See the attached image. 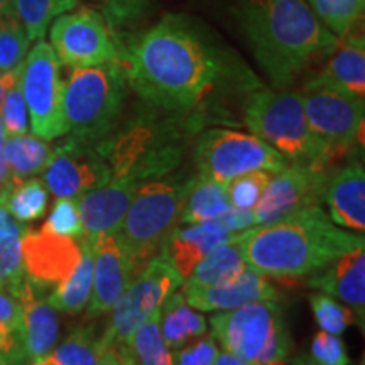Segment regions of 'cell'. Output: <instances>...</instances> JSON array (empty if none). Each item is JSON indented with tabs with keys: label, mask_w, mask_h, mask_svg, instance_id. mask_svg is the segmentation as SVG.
<instances>
[{
	"label": "cell",
	"mask_w": 365,
	"mask_h": 365,
	"mask_svg": "<svg viewBox=\"0 0 365 365\" xmlns=\"http://www.w3.org/2000/svg\"><path fill=\"white\" fill-rule=\"evenodd\" d=\"M118 63L140 98L154 108L188 115L210 102L230 71L220 46L175 14L118 49Z\"/></svg>",
	"instance_id": "cell-1"
},
{
	"label": "cell",
	"mask_w": 365,
	"mask_h": 365,
	"mask_svg": "<svg viewBox=\"0 0 365 365\" xmlns=\"http://www.w3.org/2000/svg\"><path fill=\"white\" fill-rule=\"evenodd\" d=\"M235 19L272 88L284 90L335 51L339 36L304 0H237Z\"/></svg>",
	"instance_id": "cell-2"
},
{
	"label": "cell",
	"mask_w": 365,
	"mask_h": 365,
	"mask_svg": "<svg viewBox=\"0 0 365 365\" xmlns=\"http://www.w3.org/2000/svg\"><path fill=\"white\" fill-rule=\"evenodd\" d=\"M247 266L274 279H298L364 247V235L335 225L322 207H309L269 225L239 234Z\"/></svg>",
	"instance_id": "cell-3"
},
{
	"label": "cell",
	"mask_w": 365,
	"mask_h": 365,
	"mask_svg": "<svg viewBox=\"0 0 365 365\" xmlns=\"http://www.w3.org/2000/svg\"><path fill=\"white\" fill-rule=\"evenodd\" d=\"M190 127L188 113L170 112V117L145 113L115 135L100 140L97 150L110 166L112 176L130 178L144 185L180 164Z\"/></svg>",
	"instance_id": "cell-4"
},
{
	"label": "cell",
	"mask_w": 365,
	"mask_h": 365,
	"mask_svg": "<svg viewBox=\"0 0 365 365\" xmlns=\"http://www.w3.org/2000/svg\"><path fill=\"white\" fill-rule=\"evenodd\" d=\"M244 122L254 135L276 149L287 163L325 170L335 163L327 145L309 127L298 91L252 90L244 103Z\"/></svg>",
	"instance_id": "cell-5"
},
{
	"label": "cell",
	"mask_w": 365,
	"mask_h": 365,
	"mask_svg": "<svg viewBox=\"0 0 365 365\" xmlns=\"http://www.w3.org/2000/svg\"><path fill=\"white\" fill-rule=\"evenodd\" d=\"M129 88L125 71L118 61L75 68L63 88L68 134L90 144H98L113 134Z\"/></svg>",
	"instance_id": "cell-6"
},
{
	"label": "cell",
	"mask_w": 365,
	"mask_h": 365,
	"mask_svg": "<svg viewBox=\"0 0 365 365\" xmlns=\"http://www.w3.org/2000/svg\"><path fill=\"white\" fill-rule=\"evenodd\" d=\"M191 178L150 180L140 185L127 210L118 235L137 269L161 252L170 235L181 225V212Z\"/></svg>",
	"instance_id": "cell-7"
},
{
	"label": "cell",
	"mask_w": 365,
	"mask_h": 365,
	"mask_svg": "<svg viewBox=\"0 0 365 365\" xmlns=\"http://www.w3.org/2000/svg\"><path fill=\"white\" fill-rule=\"evenodd\" d=\"M212 336L223 350L259 365H284L291 335L276 299L252 301L210 318Z\"/></svg>",
	"instance_id": "cell-8"
},
{
	"label": "cell",
	"mask_w": 365,
	"mask_h": 365,
	"mask_svg": "<svg viewBox=\"0 0 365 365\" xmlns=\"http://www.w3.org/2000/svg\"><path fill=\"white\" fill-rule=\"evenodd\" d=\"M195 161L200 175L227 185L249 171L279 173L287 161L257 135L232 129H208L198 137Z\"/></svg>",
	"instance_id": "cell-9"
},
{
	"label": "cell",
	"mask_w": 365,
	"mask_h": 365,
	"mask_svg": "<svg viewBox=\"0 0 365 365\" xmlns=\"http://www.w3.org/2000/svg\"><path fill=\"white\" fill-rule=\"evenodd\" d=\"M19 86L24 97L33 134L54 140L68 134L63 112V88L59 61L46 41H38L22 63Z\"/></svg>",
	"instance_id": "cell-10"
},
{
	"label": "cell",
	"mask_w": 365,
	"mask_h": 365,
	"mask_svg": "<svg viewBox=\"0 0 365 365\" xmlns=\"http://www.w3.org/2000/svg\"><path fill=\"white\" fill-rule=\"evenodd\" d=\"M182 282L185 279L161 255L145 262L112 308L110 323L102 335L103 341L125 345L135 328L161 308L164 299L181 287Z\"/></svg>",
	"instance_id": "cell-11"
},
{
	"label": "cell",
	"mask_w": 365,
	"mask_h": 365,
	"mask_svg": "<svg viewBox=\"0 0 365 365\" xmlns=\"http://www.w3.org/2000/svg\"><path fill=\"white\" fill-rule=\"evenodd\" d=\"M49 41L58 61L71 70L118 61V46L102 14L81 7L63 14L49 26Z\"/></svg>",
	"instance_id": "cell-12"
},
{
	"label": "cell",
	"mask_w": 365,
	"mask_h": 365,
	"mask_svg": "<svg viewBox=\"0 0 365 365\" xmlns=\"http://www.w3.org/2000/svg\"><path fill=\"white\" fill-rule=\"evenodd\" d=\"M304 113L314 135L327 145L335 163L362 143L364 98L331 88H303Z\"/></svg>",
	"instance_id": "cell-13"
},
{
	"label": "cell",
	"mask_w": 365,
	"mask_h": 365,
	"mask_svg": "<svg viewBox=\"0 0 365 365\" xmlns=\"http://www.w3.org/2000/svg\"><path fill=\"white\" fill-rule=\"evenodd\" d=\"M331 171L309 164H287L272 175L266 191L252 210L254 225H269L301 210L319 207Z\"/></svg>",
	"instance_id": "cell-14"
},
{
	"label": "cell",
	"mask_w": 365,
	"mask_h": 365,
	"mask_svg": "<svg viewBox=\"0 0 365 365\" xmlns=\"http://www.w3.org/2000/svg\"><path fill=\"white\" fill-rule=\"evenodd\" d=\"M110 178V166L97 148L73 135L53 149L44 168V185L56 198H80Z\"/></svg>",
	"instance_id": "cell-15"
},
{
	"label": "cell",
	"mask_w": 365,
	"mask_h": 365,
	"mask_svg": "<svg viewBox=\"0 0 365 365\" xmlns=\"http://www.w3.org/2000/svg\"><path fill=\"white\" fill-rule=\"evenodd\" d=\"M250 227H254L252 212L230 208L217 220L178 227L163 245L159 255L186 279L202 259Z\"/></svg>",
	"instance_id": "cell-16"
},
{
	"label": "cell",
	"mask_w": 365,
	"mask_h": 365,
	"mask_svg": "<svg viewBox=\"0 0 365 365\" xmlns=\"http://www.w3.org/2000/svg\"><path fill=\"white\" fill-rule=\"evenodd\" d=\"M22 262L27 281L41 293L51 291L71 276L83 255V242L41 228L21 237Z\"/></svg>",
	"instance_id": "cell-17"
},
{
	"label": "cell",
	"mask_w": 365,
	"mask_h": 365,
	"mask_svg": "<svg viewBox=\"0 0 365 365\" xmlns=\"http://www.w3.org/2000/svg\"><path fill=\"white\" fill-rule=\"evenodd\" d=\"M93 247V279L86 304L88 318H97L112 312L127 286L140 271L132 262L118 232L102 235L91 244Z\"/></svg>",
	"instance_id": "cell-18"
},
{
	"label": "cell",
	"mask_w": 365,
	"mask_h": 365,
	"mask_svg": "<svg viewBox=\"0 0 365 365\" xmlns=\"http://www.w3.org/2000/svg\"><path fill=\"white\" fill-rule=\"evenodd\" d=\"M140 182L130 178L112 176L110 181L81 195L78 210L83 223V237L91 244L102 235L118 232Z\"/></svg>",
	"instance_id": "cell-19"
},
{
	"label": "cell",
	"mask_w": 365,
	"mask_h": 365,
	"mask_svg": "<svg viewBox=\"0 0 365 365\" xmlns=\"http://www.w3.org/2000/svg\"><path fill=\"white\" fill-rule=\"evenodd\" d=\"M22 307V336H21V365H33L48 357L58 344L59 318L44 293L36 289L29 281L14 294Z\"/></svg>",
	"instance_id": "cell-20"
},
{
	"label": "cell",
	"mask_w": 365,
	"mask_h": 365,
	"mask_svg": "<svg viewBox=\"0 0 365 365\" xmlns=\"http://www.w3.org/2000/svg\"><path fill=\"white\" fill-rule=\"evenodd\" d=\"M186 303L198 312H228L242 304L262 299H277L276 291L267 277L247 266L237 279L215 287H182Z\"/></svg>",
	"instance_id": "cell-21"
},
{
	"label": "cell",
	"mask_w": 365,
	"mask_h": 365,
	"mask_svg": "<svg viewBox=\"0 0 365 365\" xmlns=\"http://www.w3.org/2000/svg\"><path fill=\"white\" fill-rule=\"evenodd\" d=\"M308 284L339 299L352 309L364 325L365 314V249L359 247L333 261L322 271L312 274Z\"/></svg>",
	"instance_id": "cell-22"
},
{
	"label": "cell",
	"mask_w": 365,
	"mask_h": 365,
	"mask_svg": "<svg viewBox=\"0 0 365 365\" xmlns=\"http://www.w3.org/2000/svg\"><path fill=\"white\" fill-rule=\"evenodd\" d=\"M331 88L352 97L365 95V43L362 34L350 31L341 36L325 68L304 85V88Z\"/></svg>",
	"instance_id": "cell-23"
},
{
	"label": "cell",
	"mask_w": 365,
	"mask_h": 365,
	"mask_svg": "<svg viewBox=\"0 0 365 365\" xmlns=\"http://www.w3.org/2000/svg\"><path fill=\"white\" fill-rule=\"evenodd\" d=\"M323 202L330 220L352 232L365 230V171L362 164H350L333 171Z\"/></svg>",
	"instance_id": "cell-24"
},
{
	"label": "cell",
	"mask_w": 365,
	"mask_h": 365,
	"mask_svg": "<svg viewBox=\"0 0 365 365\" xmlns=\"http://www.w3.org/2000/svg\"><path fill=\"white\" fill-rule=\"evenodd\" d=\"M161 314V335L166 345L175 352L207 335L208 322L198 309L186 303L182 291H175L164 299L159 309Z\"/></svg>",
	"instance_id": "cell-25"
},
{
	"label": "cell",
	"mask_w": 365,
	"mask_h": 365,
	"mask_svg": "<svg viewBox=\"0 0 365 365\" xmlns=\"http://www.w3.org/2000/svg\"><path fill=\"white\" fill-rule=\"evenodd\" d=\"M239 234L196 264L182 284L190 287H215L237 279L247 267L239 244Z\"/></svg>",
	"instance_id": "cell-26"
},
{
	"label": "cell",
	"mask_w": 365,
	"mask_h": 365,
	"mask_svg": "<svg viewBox=\"0 0 365 365\" xmlns=\"http://www.w3.org/2000/svg\"><path fill=\"white\" fill-rule=\"evenodd\" d=\"M232 208L225 185L212 178L198 175L191 178L188 193L181 212V223H203L217 220Z\"/></svg>",
	"instance_id": "cell-27"
},
{
	"label": "cell",
	"mask_w": 365,
	"mask_h": 365,
	"mask_svg": "<svg viewBox=\"0 0 365 365\" xmlns=\"http://www.w3.org/2000/svg\"><path fill=\"white\" fill-rule=\"evenodd\" d=\"M51 145L48 140L36 135H6L2 144V156L12 181L27 180L44 171L46 164L51 158Z\"/></svg>",
	"instance_id": "cell-28"
},
{
	"label": "cell",
	"mask_w": 365,
	"mask_h": 365,
	"mask_svg": "<svg viewBox=\"0 0 365 365\" xmlns=\"http://www.w3.org/2000/svg\"><path fill=\"white\" fill-rule=\"evenodd\" d=\"M83 255L75 271L68 279L54 287L49 293L48 301L58 312L76 314L83 312L90 301L91 279H93V247L91 242L81 235Z\"/></svg>",
	"instance_id": "cell-29"
},
{
	"label": "cell",
	"mask_w": 365,
	"mask_h": 365,
	"mask_svg": "<svg viewBox=\"0 0 365 365\" xmlns=\"http://www.w3.org/2000/svg\"><path fill=\"white\" fill-rule=\"evenodd\" d=\"M0 202L17 222H36L48 210V188L44 181L36 178L11 181L0 191Z\"/></svg>",
	"instance_id": "cell-30"
},
{
	"label": "cell",
	"mask_w": 365,
	"mask_h": 365,
	"mask_svg": "<svg viewBox=\"0 0 365 365\" xmlns=\"http://www.w3.org/2000/svg\"><path fill=\"white\" fill-rule=\"evenodd\" d=\"M159 309L150 313L149 318L135 328L125 344L139 365H175V352L166 345L161 335Z\"/></svg>",
	"instance_id": "cell-31"
},
{
	"label": "cell",
	"mask_w": 365,
	"mask_h": 365,
	"mask_svg": "<svg viewBox=\"0 0 365 365\" xmlns=\"http://www.w3.org/2000/svg\"><path fill=\"white\" fill-rule=\"evenodd\" d=\"M76 6L78 0H14L12 9L33 43L44 39L51 22Z\"/></svg>",
	"instance_id": "cell-32"
},
{
	"label": "cell",
	"mask_w": 365,
	"mask_h": 365,
	"mask_svg": "<svg viewBox=\"0 0 365 365\" xmlns=\"http://www.w3.org/2000/svg\"><path fill=\"white\" fill-rule=\"evenodd\" d=\"M22 307L9 291L0 289V354L11 365H21Z\"/></svg>",
	"instance_id": "cell-33"
},
{
	"label": "cell",
	"mask_w": 365,
	"mask_h": 365,
	"mask_svg": "<svg viewBox=\"0 0 365 365\" xmlns=\"http://www.w3.org/2000/svg\"><path fill=\"white\" fill-rule=\"evenodd\" d=\"M102 345V336H97L95 328L80 327L54 346L51 355L61 365H95Z\"/></svg>",
	"instance_id": "cell-34"
},
{
	"label": "cell",
	"mask_w": 365,
	"mask_h": 365,
	"mask_svg": "<svg viewBox=\"0 0 365 365\" xmlns=\"http://www.w3.org/2000/svg\"><path fill=\"white\" fill-rule=\"evenodd\" d=\"M29 48V36L14 11L0 17V71L19 70Z\"/></svg>",
	"instance_id": "cell-35"
},
{
	"label": "cell",
	"mask_w": 365,
	"mask_h": 365,
	"mask_svg": "<svg viewBox=\"0 0 365 365\" xmlns=\"http://www.w3.org/2000/svg\"><path fill=\"white\" fill-rule=\"evenodd\" d=\"M308 6L333 34L341 38L362 17L365 0H308Z\"/></svg>",
	"instance_id": "cell-36"
},
{
	"label": "cell",
	"mask_w": 365,
	"mask_h": 365,
	"mask_svg": "<svg viewBox=\"0 0 365 365\" xmlns=\"http://www.w3.org/2000/svg\"><path fill=\"white\" fill-rule=\"evenodd\" d=\"M309 307H312L313 317L317 319L318 327L323 331L333 333V335H341V333L349 330L350 325L357 322L352 309L325 293L309 296Z\"/></svg>",
	"instance_id": "cell-37"
},
{
	"label": "cell",
	"mask_w": 365,
	"mask_h": 365,
	"mask_svg": "<svg viewBox=\"0 0 365 365\" xmlns=\"http://www.w3.org/2000/svg\"><path fill=\"white\" fill-rule=\"evenodd\" d=\"M271 178L272 173L255 170L228 181L225 185V190L232 208L249 210V212H252L255 205L261 200L262 193L266 191Z\"/></svg>",
	"instance_id": "cell-38"
},
{
	"label": "cell",
	"mask_w": 365,
	"mask_h": 365,
	"mask_svg": "<svg viewBox=\"0 0 365 365\" xmlns=\"http://www.w3.org/2000/svg\"><path fill=\"white\" fill-rule=\"evenodd\" d=\"M26 281L21 237L0 240V289L16 294Z\"/></svg>",
	"instance_id": "cell-39"
},
{
	"label": "cell",
	"mask_w": 365,
	"mask_h": 365,
	"mask_svg": "<svg viewBox=\"0 0 365 365\" xmlns=\"http://www.w3.org/2000/svg\"><path fill=\"white\" fill-rule=\"evenodd\" d=\"M41 228L58 235L80 239L83 235V223L80 217L78 198H56L48 220Z\"/></svg>",
	"instance_id": "cell-40"
},
{
	"label": "cell",
	"mask_w": 365,
	"mask_h": 365,
	"mask_svg": "<svg viewBox=\"0 0 365 365\" xmlns=\"http://www.w3.org/2000/svg\"><path fill=\"white\" fill-rule=\"evenodd\" d=\"M0 120H2L4 134L6 135L27 134L29 117H27V108L19 81L7 90L2 102H0Z\"/></svg>",
	"instance_id": "cell-41"
},
{
	"label": "cell",
	"mask_w": 365,
	"mask_h": 365,
	"mask_svg": "<svg viewBox=\"0 0 365 365\" xmlns=\"http://www.w3.org/2000/svg\"><path fill=\"white\" fill-rule=\"evenodd\" d=\"M309 357L318 365H350L349 352L340 335L323 330L313 336Z\"/></svg>",
	"instance_id": "cell-42"
},
{
	"label": "cell",
	"mask_w": 365,
	"mask_h": 365,
	"mask_svg": "<svg viewBox=\"0 0 365 365\" xmlns=\"http://www.w3.org/2000/svg\"><path fill=\"white\" fill-rule=\"evenodd\" d=\"M220 350L213 336H200L180 350H175V365H213Z\"/></svg>",
	"instance_id": "cell-43"
},
{
	"label": "cell",
	"mask_w": 365,
	"mask_h": 365,
	"mask_svg": "<svg viewBox=\"0 0 365 365\" xmlns=\"http://www.w3.org/2000/svg\"><path fill=\"white\" fill-rule=\"evenodd\" d=\"M26 232L27 228L21 225V222H17L0 202V240L9 239V237H22Z\"/></svg>",
	"instance_id": "cell-44"
},
{
	"label": "cell",
	"mask_w": 365,
	"mask_h": 365,
	"mask_svg": "<svg viewBox=\"0 0 365 365\" xmlns=\"http://www.w3.org/2000/svg\"><path fill=\"white\" fill-rule=\"evenodd\" d=\"M108 11H110V19H127L129 14L134 9H139L143 6L144 0H107Z\"/></svg>",
	"instance_id": "cell-45"
},
{
	"label": "cell",
	"mask_w": 365,
	"mask_h": 365,
	"mask_svg": "<svg viewBox=\"0 0 365 365\" xmlns=\"http://www.w3.org/2000/svg\"><path fill=\"white\" fill-rule=\"evenodd\" d=\"M102 352L98 355V360L95 365H120V359H118V346L113 344H107L102 339Z\"/></svg>",
	"instance_id": "cell-46"
},
{
	"label": "cell",
	"mask_w": 365,
	"mask_h": 365,
	"mask_svg": "<svg viewBox=\"0 0 365 365\" xmlns=\"http://www.w3.org/2000/svg\"><path fill=\"white\" fill-rule=\"evenodd\" d=\"M213 365H259V364L252 362V360H245L242 357H237V355L227 352V350H222V352H218L215 364Z\"/></svg>",
	"instance_id": "cell-47"
},
{
	"label": "cell",
	"mask_w": 365,
	"mask_h": 365,
	"mask_svg": "<svg viewBox=\"0 0 365 365\" xmlns=\"http://www.w3.org/2000/svg\"><path fill=\"white\" fill-rule=\"evenodd\" d=\"M22 68V66H21ZM21 68L16 71H9L6 73V76H4L2 81H0V102H2L4 95L7 93V90L11 88L12 85H16L17 81H19V76H21Z\"/></svg>",
	"instance_id": "cell-48"
},
{
	"label": "cell",
	"mask_w": 365,
	"mask_h": 365,
	"mask_svg": "<svg viewBox=\"0 0 365 365\" xmlns=\"http://www.w3.org/2000/svg\"><path fill=\"white\" fill-rule=\"evenodd\" d=\"M118 346V359H120V365H139L135 362V359L132 357L125 345H117Z\"/></svg>",
	"instance_id": "cell-49"
},
{
	"label": "cell",
	"mask_w": 365,
	"mask_h": 365,
	"mask_svg": "<svg viewBox=\"0 0 365 365\" xmlns=\"http://www.w3.org/2000/svg\"><path fill=\"white\" fill-rule=\"evenodd\" d=\"M284 365H318L312 357H307V355H299L293 360L287 359V362Z\"/></svg>",
	"instance_id": "cell-50"
},
{
	"label": "cell",
	"mask_w": 365,
	"mask_h": 365,
	"mask_svg": "<svg viewBox=\"0 0 365 365\" xmlns=\"http://www.w3.org/2000/svg\"><path fill=\"white\" fill-rule=\"evenodd\" d=\"M12 6H14V0H0V17L6 16L9 12H12L14 11Z\"/></svg>",
	"instance_id": "cell-51"
},
{
	"label": "cell",
	"mask_w": 365,
	"mask_h": 365,
	"mask_svg": "<svg viewBox=\"0 0 365 365\" xmlns=\"http://www.w3.org/2000/svg\"><path fill=\"white\" fill-rule=\"evenodd\" d=\"M33 365H61V364H59V362H58V360H56V359H54L51 354H49V355H48V357H44V359H41V360H38V362H34Z\"/></svg>",
	"instance_id": "cell-52"
},
{
	"label": "cell",
	"mask_w": 365,
	"mask_h": 365,
	"mask_svg": "<svg viewBox=\"0 0 365 365\" xmlns=\"http://www.w3.org/2000/svg\"><path fill=\"white\" fill-rule=\"evenodd\" d=\"M0 365H11V362H9V360L4 357L2 354H0Z\"/></svg>",
	"instance_id": "cell-53"
},
{
	"label": "cell",
	"mask_w": 365,
	"mask_h": 365,
	"mask_svg": "<svg viewBox=\"0 0 365 365\" xmlns=\"http://www.w3.org/2000/svg\"><path fill=\"white\" fill-rule=\"evenodd\" d=\"M4 76H6V73H4V71H0V81H2Z\"/></svg>",
	"instance_id": "cell-54"
}]
</instances>
